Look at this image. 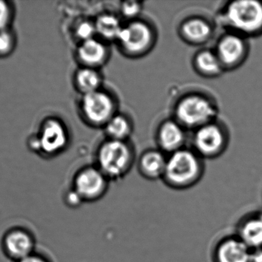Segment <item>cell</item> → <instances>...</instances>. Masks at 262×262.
I'll return each mask as SVG.
<instances>
[{
	"label": "cell",
	"instance_id": "cell-6",
	"mask_svg": "<svg viewBox=\"0 0 262 262\" xmlns=\"http://www.w3.org/2000/svg\"><path fill=\"white\" fill-rule=\"evenodd\" d=\"M108 182V178L98 167L89 166L77 172L72 188L84 203H92L101 199L105 195Z\"/></svg>",
	"mask_w": 262,
	"mask_h": 262
},
{
	"label": "cell",
	"instance_id": "cell-26",
	"mask_svg": "<svg viewBox=\"0 0 262 262\" xmlns=\"http://www.w3.org/2000/svg\"><path fill=\"white\" fill-rule=\"evenodd\" d=\"M64 201L70 208H78L84 203L82 198L72 188L64 193Z\"/></svg>",
	"mask_w": 262,
	"mask_h": 262
},
{
	"label": "cell",
	"instance_id": "cell-1",
	"mask_svg": "<svg viewBox=\"0 0 262 262\" xmlns=\"http://www.w3.org/2000/svg\"><path fill=\"white\" fill-rule=\"evenodd\" d=\"M203 173V166L195 152L181 149L170 154L163 179L169 187L185 189L196 184Z\"/></svg>",
	"mask_w": 262,
	"mask_h": 262
},
{
	"label": "cell",
	"instance_id": "cell-9",
	"mask_svg": "<svg viewBox=\"0 0 262 262\" xmlns=\"http://www.w3.org/2000/svg\"><path fill=\"white\" fill-rule=\"evenodd\" d=\"M154 32L144 22H131L123 26L117 41L127 55H142L150 49L154 43Z\"/></svg>",
	"mask_w": 262,
	"mask_h": 262
},
{
	"label": "cell",
	"instance_id": "cell-11",
	"mask_svg": "<svg viewBox=\"0 0 262 262\" xmlns=\"http://www.w3.org/2000/svg\"><path fill=\"white\" fill-rule=\"evenodd\" d=\"M215 52L225 70H231L244 63L249 53V45L246 38L230 32L221 37Z\"/></svg>",
	"mask_w": 262,
	"mask_h": 262
},
{
	"label": "cell",
	"instance_id": "cell-16",
	"mask_svg": "<svg viewBox=\"0 0 262 262\" xmlns=\"http://www.w3.org/2000/svg\"><path fill=\"white\" fill-rule=\"evenodd\" d=\"M238 238L250 249H262V213L248 217L238 227Z\"/></svg>",
	"mask_w": 262,
	"mask_h": 262
},
{
	"label": "cell",
	"instance_id": "cell-14",
	"mask_svg": "<svg viewBox=\"0 0 262 262\" xmlns=\"http://www.w3.org/2000/svg\"><path fill=\"white\" fill-rule=\"evenodd\" d=\"M107 52L105 44L95 38L81 43L77 49V57L84 67L95 69L107 60Z\"/></svg>",
	"mask_w": 262,
	"mask_h": 262
},
{
	"label": "cell",
	"instance_id": "cell-23",
	"mask_svg": "<svg viewBox=\"0 0 262 262\" xmlns=\"http://www.w3.org/2000/svg\"><path fill=\"white\" fill-rule=\"evenodd\" d=\"M15 14V6L12 2L0 0V31L12 28Z\"/></svg>",
	"mask_w": 262,
	"mask_h": 262
},
{
	"label": "cell",
	"instance_id": "cell-3",
	"mask_svg": "<svg viewBox=\"0 0 262 262\" xmlns=\"http://www.w3.org/2000/svg\"><path fill=\"white\" fill-rule=\"evenodd\" d=\"M97 167L110 180L123 178L130 170L133 153L125 141L110 139L98 150Z\"/></svg>",
	"mask_w": 262,
	"mask_h": 262
},
{
	"label": "cell",
	"instance_id": "cell-8",
	"mask_svg": "<svg viewBox=\"0 0 262 262\" xmlns=\"http://www.w3.org/2000/svg\"><path fill=\"white\" fill-rule=\"evenodd\" d=\"M35 236L29 229L15 226L8 229L1 239L3 253L8 259L17 262L35 252Z\"/></svg>",
	"mask_w": 262,
	"mask_h": 262
},
{
	"label": "cell",
	"instance_id": "cell-4",
	"mask_svg": "<svg viewBox=\"0 0 262 262\" xmlns=\"http://www.w3.org/2000/svg\"><path fill=\"white\" fill-rule=\"evenodd\" d=\"M175 113L182 126L199 129L215 121L217 107L210 98L200 94H190L179 101Z\"/></svg>",
	"mask_w": 262,
	"mask_h": 262
},
{
	"label": "cell",
	"instance_id": "cell-5",
	"mask_svg": "<svg viewBox=\"0 0 262 262\" xmlns=\"http://www.w3.org/2000/svg\"><path fill=\"white\" fill-rule=\"evenodd\" d=\"M69 143L64 125L55 118H48L40 125L38 132L29 139L30 149L45 156L52 157L62 152Z\"/></svg>",
	"mask_w": 262,
	"mask_h": 262
},
{
	"label": "cell",
	"instance_id": "cell-20",
	"mask_svg": "<svg viewBox=\"0 0 262 262\" xmlns=\"http://www.w3.org/2000/svg\"><path fill=\"white\" fill-rule=\"evenodd\" d=\"M97 35L104 39L117 40L123 26L115 15L104 14L97 18L95 23Z\"/></svg>",
	"mask_w": 262,
	"mask_h": 262
},
{
	"label": "cell",
	"instance_id": "cell-25",
	"mask_svg": "<svg viewBox=\"0 0 262 262\" xmlns=\"http://www.w3.org/2000/svg\"><path fill=\"white\" fill-rule=\"evenodd\" d=\"M142 6L140 3L136 2H128L124 3L121 7L122 14L124 16L129 18H134L137 17L141 11Z\"/></svg>",
	"mask_w": 262,
	"mask_h": 262
},
{
	"label": "cell",
	"instance_id": "cell-18",
	"mask_svg": "<svg viewBox=\"0 0 262 262\" xmlns=\"http://www.w3.org/2000/svg\"><path fill=\"white\" fill-rule=\"evenodd\" d=\"M194 63L200 73L206 76H218L225 71L215 51H201L195 55Z\"/></svg>",
	"mask_w": 262,
	"mask_h": 262
},
{
	"label": "cell",
	"instance_id": "cell-10",
	"mask_svg": "<svg viewBox=\"0 0 262 262\" xmlns=\"http://www.w3.org/2000/svg\"><path fill=\"white\" fill-rule=\"evenodd\" d=\"M228 143L227 134L215 121L197 129L193 145L199 155L206 158L219 156L224 152Z\"/></svg>",
	"mask_w": 262,
	"mask_h": 262
},
{
	"label": "cell",
	"instance_id": "cell-15",
	"mask_svg": "<svg viewBox=\"0 0 262 262\" xmlns=\"http://www.w3.org/2000/svg\"><path fill=\"white\" fill-rule=\"evenodd\" d=\"M166 161L167 158L160 151H148L143 154L139 162L140 172L148 179L163 178Z\"/></svg>",
	"mask_w": 262,
	"mask_h": 262
},
{
	"label": "cell",
	"instance_id": "cell-22",
	"mask_svg": "<svg viewBox=\"0 0 262 262\" xmlns=\"http://www.w3.org/2000/svg\"><path fill=\"white\" fill-rule=\"evenodd\" d=\"M16 45V34L12 28L0 31V58L10 56L15 50Z\"/></svg>",
	"mask_w": 262,
	"mask_h": 262
},
{
	"label": "cell",
	"instance_id": "cell-17",
	"mask_svg": "<svg viewBox=\"0 0 262 262\" xmlns=\"http://www.w3.org/2000/svg\"><path fill=\"white\" fill-rule=\"evenodd\" d=\"M182 36L189 43L202 44L212 36V28L204 18L194 17L186 20L181 26Z\"/></svg>",
	"mask_w": 262,
	"mask_h": 262
},
{
	"label": "cell",
	"instance_id": "cell-12",
	"mask_svg": "<svg viewBox=\"0 0 262 262\" xmlns=\"http://www.w3.org/2000/svg\"><path fill=\"white\" fill-rule=\"evenodd\" d=\"M251 249L238 238L229 237L219 243L214 254L215 262H250Z\"/></svg>",
	"mask_w": 262,
	"mask_h": 262
},
{
	"label": "cell",
	"instance_id": "cell-24",
	"mask_svg": "<svg viewBox=\"0 0 262 262\" xmlns=\"http://www.w3.org/2000/svg\"><path fill=\"white\" fill-rule=\"evenodd\" d=\"M75 34L77 38L81 40V43L95 38L97 35L95 23L89 21L81 22L77 26Z\"/></svg>",
	"mask_w": 262,
	"mask_h": 262
},
{
	"label": "cell",
	"instance_id": "cell-7",
	"mask_svg": "<svg viewBox=\"0 0 262 262\" xmlns=\"http://www.w3.org/2000/svg\"><path fill=\"white\" fill-rule=\"evenodd\" d=\"M115 109L116 105L112 95L101 89L84 94L81 98L83 116L94 126H105L115 115Z\"/></svg>",
	"mask_w": 262,
	"mask_h": 262
},
{
	"label": "cell",
	"instance_id": "cell-13",
	"mask_svg": "<svg viewBox=\"0 0 262 262\" xmlns=\"http://www.w3.org/2000/svg\"><path fill=\"white\" fill-rule=\"evenodd\" d=\"M157 139L161 149L171 154L182 149L185 141L183 126L177 121L167 120L160 126Z\"/></svg>",
	"mask_w": 262,
	"mask_h": 262
},
{
	"label": "cell",
	"instance_id": "cell-19",
	"mask_svg": "<svg viewBox=\"0 0 262 262\" xmlns=\"http://www.w3.org/2000/svg\"><path fill=\"white\" fill-rule=\"evenodd\" d=\"M75 83L78 90L84 95L99 90L101 76L94 68L83 67L75 74Z\"/></svg>",
	"mask_w": 262,
	"mask_h": 262
},
{
	"label": "cell",
	"instance_id": "cell-2",
	"mask_svg": "<svg viewBox=\"0 0 262 262\" xmlns=\"http://www.w3.org/2000/svg\"><path fill=\"white\" fill-rule=\"evenodd\" d=\"M223 19L231 32L246 38L262 33V2L237 0L225 7Z\"/></svg>",
	"mask_w": 262,
	"mask_h": 262
},
{
	"label": "cell",
	"instance_id": "cell-28",
	"mask_svg": "<svg viewBox=\"0 0 262 262\" xmlns=\"http://www.w3.org/2000/svg\"><path fill=\"white\" fill-rule=\"evenodd\" d=\"M250 262H262V249H251Z\"/></svg>",
	"mask_w": 262,
	"mask_h": 262
},
{
	"label": "cell",
	"instance_id": "cell-21",
	"mask_svg": "<svg viewBox=\"0 0 262 262\" xmlns=\"http://www.w3.org/2000/svg\"><path fill=\"white\" fill-rule=\"evenodd\" d=\"M104 126L111 139L118 141H124L132 131L130 120L123 115L115 114Z\"/></svg>",
	"mask_w": 262,
	"mask_h": 262
},
{
	"label": "cell",
	"instance_id": "cell-27",
	"mask_svg": "<svg viewBox=\"0 0 262 262\" xmlns=\"http://www.w3.org/2000/svg\"><path fill=\"white\" fill-rule=\"evenodd\" d=\"M17 262H51L44 255H41V254L35 253L32 254L29 256L26 257V258H23V259L20 260V261Z\"/></svg>",
	"mask_w": 262,
	"mask_h": 262
}]
</instances>
